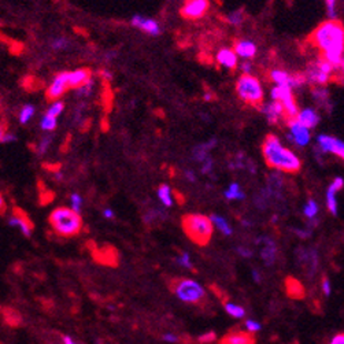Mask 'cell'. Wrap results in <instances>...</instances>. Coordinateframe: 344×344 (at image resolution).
Listing matches in <instances>:
<instances>
[{"label":"cell","instance_id":"cell-1","mask_svg":"<svg viewBox=\"0 0 344 344\" xmlns=\"http://www.w3.org/2000/svg\"><path fill=\"white\" fill-rule=\"evenodd\" d=\"M311 40L322 51L324 59L336 70L344 59V26L336 19H329L318 25L311 35Z\"/></svg>","mask_w":344,"mask_h":344},{"label":"cell","instance_id":"cell-2","mask_svg":"<svg viewBox=\"0 0 344 344\" xmlns=\"http://www.w3.org/2000/svg\"><path fill=\"white\" fill-rule=\"evenodd\" d=\"M262 152L268 166L273 167L278 172L295 174L302 169L300 158L293 151L284 147L280 138L275 135L266 136L262 144Z\"/></svg>","mask_w":344,"mask_h":344},{"label":"cell","instance_id":"cell-3","mask_svg":"<svg viewBox=\"0 0 344 344\" xmlns=\"http://www.w3.org/2000/svg\"><path fill=\"white\" fill-rule=\"evenodd\" d=\"M50 225L62 237L77 236L82 229V218L80 212L74 211L71 207H57L50 214Z\"/></svg>","mask_w":344,"mask_h":344},{"label":"cell","instance_id":"cell-4","mask_svg":"<svg viewBox=\"0 0 344 344\" xmlns=\"http://www.w3.org/2000/svg\"><path fill=\"white\" fill-rule=\"evenodd\" d=\"M183 229L194 243L206 246L211 239L214 224L211 218L203 214H188L183 217Z\"/></svg>","mask_w":344,"mask_h":344},{"label":"cell","instance_id":"cell-5","mask_svg":"<svg viewBox=\"0 0 344 344\" xmlns=\"http://www.w3.org/2000/svg\"><path fill=\"white\" fill-rule=\"evenodd\" d=\"M172 292L184 303L202 304L206 300V291L201 284L191 278H173L170 282Z\"/></svg>","mask_w":344,"mask_h":344},{"label":"cell","instance_id":"cell-6","mask_svg":"<svg viewBox=\"0 0 344 344\" xmlns=\"http://www.w3.org/2000/svg\"><path fill=\"white\" fill-rule=\"evenodd\" d=\"M236 92L243 102L251 106H258L264 99V89L261 82L251 74L241 75L236 82Z\"/></svg>","mask_w":344,"mask_h":344},{"label":"cell","instance_id":"cell-7","mask_svg":"<svg viewBox=\"0 0 344 344\" xmlns=\"http://www.w3.org/2000/svg\"><path fill=\"white\" fill-rule=\"evenodd\" d=\"M335 70H336V68L332 64H329L327 59L322 58V59H317L316 62H311L303 74L306 77L307 84L324 86L331 81Z\"/></svg>","mask_w":344,"mask_h":344},{"label":"cell","instance_id":"cell-8","mask_svg":"<svg viewBox=\"0 0 344 344\" xmlns=\"http://www.w3.org/2000/svg\"><path fill=\"white\" fill-rule=\"evenodd\" d=\"M270 96H272L273 100H277V102H280V103L284 106L285 117H287L288 120H293V118L298 117V104L295 102L292 88H291V86L275 85V88H272Z\"/></svg>","mask_w":344,"mask_h":344},{"label":"cell","instance_id":"cell-9","mask_svg":"<svg viewBox=\"0 0 344 344\" xmlns=\"http://www.w3.org/2000/svg\"><path fill=\"white\" fill-rule=\"evenodd\" d=\"M317 147L322 154H333L344 161V141L331 135H318Z\"/></svg>","mask_w":344,"mask_h":344},{"label":"cell","instance_id":"cell-10","mask_svg":"<svg viewBox=\"0 0 344 344\" xmlns=\"http://www.w3.org/2000/svg\"><path fill=\"white\" fill-rule=\"evenodd\" d=\"M270 78L275 82V85H287L291 86L292 89L300 88L304 84H307L304 74H289L285 70L275 69L270 73Z\"/></svg>","mask_w":344,"mask_h":344},{"label":"cell","instance_id":"cell-11","mask_svg":"<svg viewBox=\"0 0 344 344\" xmlns=\"http://www.w3.org/2000/svg\"><path fill=\"white\" fill-rule=\"evenodd\" d=\"M288 128H289V133H288V140L292 144H296L299 147H304L310 143V129L304 127L303 124H300L296 118L295 120H289L288 122Z\"/></svg>","mask_w":344,"mask_h":344},{"label":"cell","instance_id":"cell-12","mask_svg":"<svg viewBox=\"0 0 344 344\" xmlns=\"http://www.w3.org/2000/svg\"><path fill=\"white\" fill-rule=\"evenodd\" d=\"M208 6V0H187L181 8V15L188 19H198L206 14Z\"/></svg>","mask_w":344,"mask_h":344},{"label":"cell","instance_id":"cell-13","mask_svg":"<svg viewBox=\"0 0 344 344\" xmlns=\"http://www.w3.org/2000/svg\"><path fill=\"white\" fill-rule=\"evenodd\" d=\"M296 257H298V262L303 266V269L307 272V275H314L317 266H318V255H317L316 250H313V248H298Z\"/></svg>","mask_w":344,"mask_h":344},{"label":"cell","instance_id":"cell-14","mask_svg":"<svg viewBox=\"0 0 344 344\" xmlns=\"http://www.w3.org/2000/svg\"><path fill=\"white\" fill-rule=\"evenodd\" d=\"M69 88V71H62L50 84L47 89V96L48 99H59Z\"/></svg>","mask_w":344,"mask_h":344},{"label":"cell","instance_id":"cell-15","mask_svg":"<svg viewBox=\"0 0 344 344\" xmlns=\"http://www.w3.org/2000/svg\"><path fill=\"white\" fill-rule=\"evenodd\" d=\"M344 188V178L336 177L333 180L331 185L328 187L327 194V208L328 211L331 212L332 215H338V192Z\"/></svg>","mask_w":344,"mask_h":344},{"label":"cell","instance_id":"cell-16","mask_svg":"<svg viewBox=\"0 0 344 344\" xmlns=\"http://www.w3.org/2000/svg\"><path fill=\"white\" fill-rule=\"evenodd\" d=\"M8 225L19 228V230L26 237L32 235V230H33V224H32L30 218L28 217V214L23 211V210H21V208H18V207L14 208V212H12V215L8 219Z\"/></svg>","mask_w":344,"mask_h":344},{"label":"cell","instance_id":"cell-17","mask_svg":"<svg viewBox=\"0 0 344 344\" xmlns=\"http://www.w3.org/2000/svg\"><path fill=\"white\" fill-rule=\"evenodd\" d=\"M257 244L261 248V257L266 265H273L277 257V247L275 243L268 236H261L257 240Z\"/></svg>","mask_w":344,"mask_h":344},{"label":"cell","instance_id":"cell-18","mask_svg":"<svg viewBox=\"0 0 344 344\" xmlns=\"http://www.w3.org/2000/svg\"><path fill=\"white\" fill-rule=\"evenodd\" d=\"M131 23H132L135 28L141 29L145 33H148L151 36H158L161 35V26L159 23L156 22L152 18H145L143 15H133L132 19H131Z\"/></svg>","mask_w":344,"mask_h":344},{"label":"cell","instance_id":"cell-19","mask_svg":"<svg viewBox=\"0 0 344 344\" xmlns=\"http://www.w3.org/2000/svg\"><path fill=\"white\" fill-rule=\"evenodd\" d=\"M261 111L264 113L265 117L268 118L270 124H277L282 117H285L284 106L280 102H277V100H273V102L264 104L261 107Z\"/></svg>","mask_w":344,"mask_h":344},{"label":"cell","instance_id":"cell-20","mask_svg":"<svg viewBox=\"0 0 344 344\" xmlns=\"http://www.w3.org/2000/svg\"><path fill=\"white\" fill-rule=\"evenodd\" d=\"M218 344H255V338L251 332H230L225 335Z\"/></svg>","mask_w":344,"mask_h":344},{"label":"cell","instance_id":"cell-21","mask_svg":"<svg viewBox=\"0 0 344 344\" xmlns=\"http://www.w3.org/2000/svg\"><path fill=\"white\" fill-rule=\"evenodd\" d=\"M296 120L300 124H303L304 127H307L309 129H313V128H316L320 124L321 117H320V114L314 109H303L299 111Z\"/></svg>","mask_w":344,"mask_h":344},{"label":"cell","instance_id":"cell-22","mask_svg":"<svg viewBox=\"0 0 344 344\" xmlns=\"http://www.w3.org/2000/svg\"><path fill=\"white\" fill-rule=\"evenodd\" d=\"M89 80H91V71L88 69H78L74 70V71H69L70 88H80Z\"/></svg>","mask_w":344,"mask_h":344},{"label":"cell","instance_id":"cell-23","mask_svg":"<svg viewBox=\"0 0 344 344\" xmlns=\"http://www.w3.org/2000/svg\"><path fill=\"white\" fill-rule=\"evenodd\" d=\"M235 51L240 58L250 59V58L255 57V54H257V46H255L254 41L250 40L236 41Z\"/></svg>","mask_w":344,"mask_h":344},{"label":"cell","instance_id":"cell-24","mask_svg":"<svg viewBox=\"0 0 344 344\" xmlns=\"http://www.w3.org/2000/svg\"><path fill=\"white\" fill-rule=\"evenodd\" d=\"M217 61L218 64L222 65L226 69H235L237 66V54L233 50L224 48V50L218 51Z\"/></svg>","mask_w":344,"mask_h":344},{"label":"cell","instance_id":"cell-25","mask_svg":"<svg viewBox=\"0 0 344 344\" xmlns=\"http://www.w3.org/2000/svg\"><path fill=\"white\" fill-rule=\"evenodd\" d=\"M313 98L316 100L317 103L325 107V109L331 110L332 109V102H331V96H329V91H328L325 86H316L313 88Z\"/></svg>","mask_w":344,"mask_h":344},{"label":"cell","instance_id":"cell-26","mask_svg":"<svg viewBox=\"0 0 344 344\" xmlns=\"http://www.w3.org/2000/svg\"><path fill=\"white\" fill-rule=\"evenodd\" d=\"M285 289H287V293L291 298L300 299L304 296L303 285L293 277H288L285 280Z\"/></svg>","mask_w":344,"mask_h":344},{"label":"cell","instance_id":"cell-27","mask_svg":"<svg viewBox=\"0 0 344 344\" xmlns=\"http://www.w3.org/2000/svg\"><path fill=\"white\" fill-rule=\"evenodd\" d=\"M215 144H217V140H215V138H212V140L207 141V143L201 144V145L195 147V149H194V158H195L196 161L203 162L205 159H206L207 156H208V151H210L211 148H214V147H215Z\"/></svg>","mask_w":344,"mask_h":344},{"label":"cell","instance_id":"cell-28","mask_svg":"<svg viewBox=\"0 0 344 344\" xmlns=\"http://www.w3.org/2000/svg\"><path fill=\"white\" fill-rule=\"evenodd\" d=\"M210 218H211L212 224L215 225L218 229L221 230L225 236H230L233 233V229H232V226H230L229 222H228V219H225L224 217H221V215H218V214H212Z\"/></svg>","mask_w":344,"mask_h":344},{"label":"cell","instance_id":"cell-29","mask_svg":"<svg viewBox=\"0 0 344 344\" xmlns=\"http://www.w3.org/2000/svg\"><path fill=\"white\" fill-rule=\"evenodd\" d=\"M158 198H159V201H161V203L163 205V206H166V207L172 206L173 196H172V190H170V187L166 185V184L161 185V187L158 188Z\"/></svg>","mask_w":344,"mask_h":344},{"label":"cell","instance_id":"cell-30","mask_svg":"<svg viewBox=\"0 0 344 344\" xmlns=\"http://www.w3.org/2000/svg\"><path fill=\"white\" fill-rule=\"evenodd\" d=\"M225 198L228 199V201H239V199H244L246 198V195H244V192L241 191L240 185L239 184H230V187L228 188V190L225 191Z\"/></svg>","mask_w":344,"mask_h":344},{"label":"cell","instance_id":"cell-31","mask_svg":"<svg viewBox=\"0 0 344 344\" xmlns=\"http://www.w3.org/2000/svg\"><path fill=\"white\" fill-rule=\"evenodd\" d=\"M225 311L229 314V316L235 317V318H243L246 316V310L243 309L241 306L235 303H230V302H225L224 303Z\"/></svg>","mask_w":344,"mask_h":344},{"label":"cell","instance_id":"cell-32","mask_svg":"<svg viewBox=\"0 0 344 344\" xmlns=\"http://www.w3.org/2000/svg\"><path fill=\"white\" fill-rule=\"evenodd\" d=\"M303 214L306 218L314 219L318 214V203L314 199H309L303 207Z\"/></svg>","mask_w":344,"mask_h":344},{"label":"cell","instance_id":"cell-33","mask_svg":"<svg viewBox=\"0 0 344 344\" xmlns=\"http://www.w3.org/2000/svg\"><path fill=\"white\" fill-rule=\"evenodd\" d=\"M33 115H35V107L32 104H26V106H23L22 109H21L18 118H19L21 124H26L28 121H30V118Z\"/></svg>","mask_w":344,"mask_h":344},{"label":"cell","instance_id":"cell-34","mask_svg":"<svg viewBox=\"0 0 344 344\" xmlns=\"http://www.w3.org/2000/svg\"><path fill=\"white\" fill-rule=\"evenodd\" d=\"M40 127L43 131H54L57 128V118L55 117H51V115L46 114L43 118H41Z\"/></svg>","mask_w":344,"mask_h":344},{"label":"cell","instance_id":"cell-35","mask_svg":"<svg viewBox=\"0 0 344 344\" xmlns=\"http://www.w3.org/2000/svg\"><path fill=\"white\" fill-rule=\"evenodd\" d=\"M65 109V104L62 103V102H59V100H55L54 103L48 107V110H47V114L51 115V117H55V118H58L59 115L62 114V111H64Z\"/></svg>","mask_w":344,"mask_h":344},{"label":"cell","instance_id":"cell-36","mask_svg":"<svg viewBox=\"0 0 344 344\" xmlns=\"http://www.w3.org/2000/svg\"><path fill=\"white\" fill-rule=\"evenodd\" d=\"M176 261H177L178 265H181L185 269H192V268H194V266H192V262H191L190 254L188 253H181L177 258H176Z\"/></svg>","mask_w":344,"mask_h":344},{"label":"cell","instance_id":"cell-37","mask_svg":"<svg viewBox=\"0 0 344 344\" xmlns=\"http://www.w3.org/2000/svg\"><path fill=\"white\" fill-rule=\"evenodd\" d=\"M228 22H229L230 25H235V26L240 25V23L243 22V12L241 11L230 12L229 15H228Z\"/></svg>","mask_w":344,"mask_h":344},{"label":"cell","instance_id":"cell-38","mask_svg":"<svg viewBox=\"0 0 344 344\" xmlns=\"http://www.w3.org/2000/svg\"><path fill=\"white\" fill-rule=\"evenodd\" d=\"M327 3V12L329 19L336 18V0H325Z\"/></svg>","mask_w":344,"mask_h":344},{"label":"cell","instance_id":"cell-39","mask_svg":"<svg viewBox=\"0 0 344 344\" xmlns=\"http://www.w3.org/2000/svg\"><path fill=\"white\" fill-rule=\"evenodd\" d=\"M70 201H71V208H73L74 211L80 212L81 206H82V199H81V196L78 195V194H73V195L70 196Z\"/></svg>","mask_w":344,"mask_h":344},{"label":"cell","instance_id":"cell-40","mask_svg":"<svg viewBox=\"0 0 344 344\" xmlns=\"http://www.w3.org/2000/svg\"><path fill=\"white\" fill-rule=\"evenodd\" d=\"M214 340H215V333L214 332L205 333V335H202V336H199V339H198V342L201 344H210L212 343Z\"/></svg>","mask_w":344,"mask_h":344},{"label":"cell","instance_id":"cell-41","mask_svg":"<svg viewBox=\"0 0 344 344\" xmlns=\"http://www.w3.org/2000/svg\"><path fill=\"white\" fill-rule=\"evenodd\" d=\"M92 86H93V82H92V80H89L86 84H84V85L80 86V88H77V89H78V95H81V96H88L92 92Z\"/></svg>","mask_w":344,"mask_h":344},{"label":"cell","instance_id":"cell-42","mask_svg":"<svg viewBox=\"0 0 344 344\" xmlns=\"http://www.w3.org/2000/svg\"><path fill=\"white\" fill-rule=\"evenodd\" d=\"M68 47V40L65 37H58L52 41V48L54 50H64Z\"/></svg>","mask_w":344,"mask_h":344},{"label":"cell","instance_id":"cell-43","mask_svg":"<svg viewBox=\"0 0 344 344\" xmlns=\"http://www.w3.org/2000/svg\"><path fill=\"white\" fill-rule=\"evenodd\" d=\"M0 140H1V143H14V141L17 140V138H15L14 135H11L10 132H6L4 129H1Z\"/></svg>","mask_w":344,"mask_h":344},{"label":"cell","instance_id":"cell-44","mask_svg":"<svg viewBox=\"0 0 344 344\" xmlns=\"http://www.w3.org/2000/svg\"><path fill=\"white\" fill-rule=\"evenodd\" d=\"M246 328L248 332H258V331H261V324L257 321H254V320H247L246 321Z\"/></svg>","mask_w":344,"mask_h":344},{"label":"cell","instance_id":"cell-45","mask_svg":"<svg viewBox=\"0 0 344 344\" xmlns=\"http://www.w3.org/2000/svg\"><path fill=\"white\" fill-rule=\"evenodd\" d=\"M322 291H324V295L325 296H331L332 293V287H331V281L328 277H322Z\"/></svg>","mask_w":344,"mask_h":344},{"label":"cell","instance_id":"cell-46","mask_svg":"<svg viewBox=\"0 0 344 344\" xmlns=\"http://www.w3.org/2000/svg\"><path fill=\"white\" fill-rule=\"evenodd\" d=\"M212 172V159L207 156L206 159L203 161V165H202V173L203 174H210Z\"/></svg>","mask_w":344,"mask_h":344},{"label":"cell","instance_id":"cell-47","mask_svg":"<svg viewBox=\"0 0 344 344\" xmlns=\"http://www.w3.org/2000/svg\"><path fill=\"white\" fill-rule=\"evenodd\" d=\"M313 228H306V229H293V233L300 237V239H307L311 236V232H313Z\"/></svg>","mask_w":344,"mask_h":344},{"label":"cell","instance_id":"cell-48","mask_svg":"<svg viewBox=\"0 0 344 344\" xmlns=\"http://www.w3.org/2000/svg\"><path fill=\"white\" fill-rule=\"evenodd\" d=\"M236 251H237L239 255L243 257V258H251V257H253L251 250H250V248H246V247H237V248H236Z\"/></svg>","mask_w":344,"mask_h":344},{"label":"cell","instance_id":"cell-49","mask_svg":"<svg viewBox=\"0 0 344 344\" xmlns=\"http://www.w3.org/2000/svg\"><path fill=\"white\" fill-rule=\"evenodd\" d=\"M50 141H51V138H44L39 144V154H44L50 145Z\"/></svg>","mask_w":344,"mask_h":344},{"label":"cell","instance_id":"cell-50","mask_svg":"<svg viewBox=\"0 0 344 344\" xmlns=\"http://www.w3.org/2000/svg\"><path fill=\"white\" fill-rule=\"evenodd\" d=\"M328 344H344V332L335 335Z\"/></svg>","mask_w":344,"mask_h":344},{"label":"cell","instance_id":"cell-51","mask_svg":"<svg viewBox=\"0 0 344 344\" xmlns=\"http://www.w3.org/2000/svg\"><path fill=\"white\" fill-rule=\"evenodd\" d=\"M163 340L167 342V343H176V342H178V338L176 335H173V333H165L163 335Z\"/></svg>","mask_w":344,"mask_h":344},{"label":"cell","instance_id":"cell-52","mask_svg":"<svg viewBox=\"0 0 344 344\" xmlns=\"http://www.w3.org/2000/svg\"><path fill=\"white\" fill-rule=\"evenodd\" d=\"M251 69H253V65L250 64V62H244V64L241 65V70H243L244 74H250V73H251Z\"/></svg>","mask_w":344,"mask_h":344},{"label":"cell","instance_id":"cell-53","mask_svg":"<svg viewBox=\"0 0 344 344\" xmlns=\"http://www.w3.org/2000/svg\"><path fill=\"white\" fill-rule=\"evenodd\" d=\"M184 174H185L187 180H188V181H191V183H195L196 181L195 173L192 172V170H185V172H184Z\"/></svg>","mask_w":344,"mask_h":344},{"label":"cell","instance_id":"cell-54","mask_svg":"<svg viewBox=\"0 0 344 344\" xmlns=\"http://www.w3.org/2000/svg\"><path fill=\"white\" fill-rule=\"evenodd\" d=\"M103 215L106 218H109V219H113V218L115 217V214L113 212V210H111V208H104Z\"/></svg>","mask_w":344,"mask_h":344},{"label":"cell","instance_id":"cell-55","mask_svg":"<svg viewBox=\"0 0 344 344\" xmlns=\"http://www.w3.org/2000/svg\"><path fill=\"white\" fill-rule=\"evenodd\" d=\"M253 278L255 282H261V281H262V275H261V273H259L258 270H253Z\"/></svg>","mask_w":344,"mask_h":344},{"label":"cell","instance_id":"cell-56","mask_svg":"<svg viewBox=\"0 0 344 344\" xmlns=\"http://www.w3.org/2000/svg\"><path fill=\"white\" fill-rule=\"evenodd\" d=\"M64 343L65 344H77L74 340H73L71 338H69V336H64Z\"/></svg>","mask_w":344,"mask_h":344},{"label":"cell","instance_id":"cell-57","mask_svg":"<svg viewBox=\"0 0 344 344\" xmlns=\"http://www.w3.org/2000/svg\"><path fill=\"white\" fill-rule=\"evenodd\" d=\"M0 203H1V214H4V211H6V203H4V198L3 196L0 198Z\"/></svg>","mask_w":344,"mask_h":344}]
</instances>
